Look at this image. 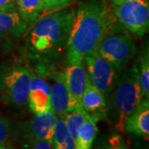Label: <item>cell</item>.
I'll return each instance as SVG.
<instances>
[{"label": "cell", "instance_id": "obj_1", "mask_svg": "<svg viewBox=\"0 0 149 149\" xmlns=\"http://www.w3.org/2000/svg\"><path fill=\"white\" fill-rule=\"evenodd\" d=\"M114 20L102 0H87L74 11L67 42V58L83 59L98 51L107 29Z\"/></svg>", "mask_w": 149, "mask_h": 149}, {"label": "cell", "instance_id": "obj_2", "mask_svg": "<svg viewBox=\"0 0 149 149\" xmlns=\"http://www.w3.org/2000/svg\"><path fill=\"white\" fill-rule=\"evenodd\" d=\"M74 16V9L64 8L37 19L26 39L30 53L38 58L60 54L66 48Z\"/></svg>", "mask_w": 149, "mask_h": 149}, {"label": "cell", "instance_id": "obj_3", "mask_svg": "<svg viewBox=\"0 0 149 149\" xmlns=\"http://www.w3.org/2000/svg\"><path fill=\"white\" fill-rule=\"evenodd\" d=\"M106 98V119L118 133H124V124L136 107L144 99L139 77L131 66L123 70Z\"/></svg>", "mask_w": 149, "mask_h": 149}, {"label": "cell", "instance_id": "obj_4", "mask_svg": "<svg viewBox=\"0 0 149 149\" xmlns=\"http://www.w3.org/2000/svg\"><path fill=\"white\" fill-rule=\"evenodd\" d=\"M98 52L119 74L137 55L138 47L131 34L114 18L102 38Z\"/></svg>", "mask_w": 149, "mask_h": 149}, {"label": "cell", "instance_id": "obj_5", "mask_svg": "<svg viewBox=\"0 0 149 149\" xmlns=\"http://www.w3.org/2000/svg\"><path fill=\"white\" fill-rule=\"evenodd\" d=\"M31 73L23 65L0 70V91L6 103L18 109L27 105Z\"/></svg>", "mask_w": 149, "mask_h": 149}, {"label": "cell", "instance_id": "obj_6", "mask_svg": "<svg viewBox=\"0 0 149 149\" xmlns=\"http://www.w3.org/2000/svg\"><path fill=\"white\" fill-rule=\"evenodd\" d=\"M113 17L130 34L143 37L148 32V0H123L114 5Z\"/></svg>", "mask_w": 149, "mask_h": 149}, {"label": "cell", "instance_id": "obj_7", "mask_svg": "<svg viewBox=\"0 0 149 149\" xmlns=\"http://www.w3.org/2000/svg\"><path fill=\"white\" fill-rule=\"evenodd\" d=\"M91 84L106 96L117 80L115 67L98 51L83 59Z\"/></svg>", "mask_w": 149, "mask_h": 149}, {"label": "cell", "instance_id": "obj_8", "mask_svg": "<svg viewBox=\"0 0 149 149\" xmlns=\"http://www.w3.org/2000/svg\"><path fill=\"white\" fill-rule=\"evenodd\" d=\"M56 119L57 116L52 109L46 113L35 114L29 120L19 124L18 137L23 142L45 141L53 145Z\"/></svg>", "mask_w": 149, "mask_h": 149}, {"label": "cell", "instance_id": "obj_9", "mask_svg": "<svg viewBox=\"0 0 149 149\" xmlns=\"http://www.w3.org/2000/svg\"><path fill=\"white\" fill-rule=\"evenodd\" d=\"M51 87V106L57 118H63L68 112L78 109L80 103L70 94L65 82L63 72L56 73Z\"/></svg>", "mask_w": 149, "mask_h": 149}, {"label": "cell", "instance_id": "obj_10", "mask_svg": "<svg viewBox=\"0 0 149 149\" xmlns=\"http://www.w3.org/2000/svg\"><path fill=\"white\" fill-rule=\"evenodd\" d=\"M67 61L68 65L63 71L65 82L70 94L80 102L82 95L91 85L89 76L83 60L67 58Z\"/></svg>", "mask_w": 149, "mask_h": 149}, {"label": "cell", "instance_id": "obj_11", "mask_svg": "<svg viewBox=\"0 0 149 149\" xmlns=\"http://www.w3.org/2000/svg\"><path fill=\"white\" fill-rule=\"evenodd\" d=\"M27 104L34 114L49 111L51 106V86L42 77L31 73Z\"/></svg>", "mask_w": 149, "mask_h": 149}, {"label": "cell", "instance_id": "obj_12", "mask_svg": "<svg viewBox=\"0 0 149 149\" xmlns=\"http://www.w3.org/2000/svg\"><path fill=\"white\" fill-rule=\"evenodd\" d=\"M124 131L148 140L149 101L144 98L124 124Z\"/></svg>", "mask_w": 149, "mask_h": 149}, {"label": "cell", "instance_id": "obj_13", "mask_svg": "<svg viewBox=\"0 0 149 149\" xmlns=\"http://www.w3.org/2000/svg\"><path fill=\"white\" fill-rule=\"evenodd\" d=\"M27 27L17 12L0 13V41L18 39L26 32Z\"/></svg>", "mask_w": 149, "mask_h": 149}, {"label": "cell", "instance_id": "obj_14", "mask_svg": "<svg viewBox=\"0 0 149 149\" xmlns=\"http://www.w3.org/2000/svg\"><path fill=\"white\" fill-rule=\"evenodd\" d=\"M80 106L89 114L106 119V98L101 91L90 85L80 98Z\"/></svg>", "mask_w": 149, "mask_h": 149}, {"label": "cell", "instance_id": "obj_15", "mask_svg": "<svg viewBox=\"0 0 149 149\" xmlns=\"http://www.w3.org/2000/svg\"><path fill=\"white\" fill-rule=\"evenodd\" d=\"M100 118L90 114L77 131L75 146L76 149H91L98 133L97 123Z\"/></svg>", "mask_w": 149, "mask_h": 149}, {"label": "cell", "instance_id": "obj_16", "mask_svg": "<svg viewBox=\"0 0 149 149\" xmlns=\"http://www.w3.org/2000/svg\"><path fill=\"white\" fill-rule=\"evenodd\" d=\"M16 9L22 19L30 26L46 11V7L42 0H16Z\"/></svg>", "mask_w": 149, "mask_h": 149}, {"label": "cell", "instance_id": "obj_17", "mask_svg": "<svg viewBox=\"0 0 149 149\" xmlns=\"http://www.w3.org/2000/svg\"><path fill=\"white\" fill-rule=\"evenodd\" d=\"M134 65L142 87L144 98L149 97V55L148 49H145L139 56Z\"/></svg>", "mask_w": 149, "mask_h": 149}, {"label": "cell", "instance_id": "obj_18", "mask_svg": "<svg viewBox=\"0 0 149 149\" xmlns=\"http://www.w3.org/2000/svg\"><path fill=\"white\" fill-rule=\"evenodd\" d=\"M89 115L90 114L87 112L80 107L74 110L68 112L67 113L65 114L64 117L61 118L64 120L65 127L67 128L70 136L73 139L74 143L76 139L78 128H80V125L84 123Z\"/></svg>", "mask_w": 149, "mask_h": 149}, {"label": "cell", "instance_id": "obj_19", "mask_svg": "<svg viewBox=\"0 0 149 149\" xmlns=\"http://www.w3.org/2000/svg\"><path fill=\"white\" fill-rule=\"evenodd\" d=\"M70 134L65 127L64 120L61 118H57L53 137V147L55 149H65Z\"/></svg>", "mask_w": 149, "mask_h": 149}, {"label": "cell", "instance_id": "obj_20", "mask_svg": "<svg viewBox=\"0 0 149 149\" xmlns=\"http://www.w3.org/2000/svg\"><path fill=\"white\" fill-rule=\"evenodd\" d=\"M96 149H128L122 136L119 134H112L105 140L97 145Z\"/></svg>", "mask_w": 149, "mask_h": 149}, {"label": "cell", "instance_id": "obj_21", "mask_svg": "<svg viewBox=\"0 0 149 149\" xmlns=\"http://www.w3.org/2000/svg\"><path fill=\"white\" fill-rule=\"evenodd\" d=\"M12 136V126L10 121L0 115V145L5 146Z\"/></svg>", "mask_w": 149, "mask_h": 149}, {"label": "cell", "instance_id": "obj_22", "mask_svg": "<svg viewBox=\"0 0 149 149\" xmlns=\"http://www.w3.org/2000/svg\"><path fill=\"white\" fill-rule=\"evenodd\" d=\"M22 149H55L53 145L45 141L23 142Z\"/></svg>", "mask_w": 149, "mask_h": 149}, {"label": "cell", "instance_id": "obj_23", "mask_svg": "<svg viewBox=\"0 0 149 149\" xmlns=\"http://www.w3.org/2000/svg\"><path fill=\"white\" fill-rule=\"evenodd\" d=\"M45 3L46 11H53L60 9L66 6L71 0H42Z\"/></svg>", "mask_w": 149, "mask_h": 149}, {"label": "cell", "instance_id": "obj_24", "mask_svg": "<svg viewBox=\"0 0 149 149\" xmlns=\"http://www.w3.org/2000/svg\"><path fill=\"white\" fill-rule=\"evenodd\" d=\"M17 12L16 0H0V13Z\"/></svg>", "mask_w": 149, "mask_h": 149}, {"label": "cell", "instance_id": "obj_25", "mask_svg": "<svg viewBox=\"0 0 149 149\" xmlns=\"http://www.w3.org/2000/svg\"><path fill=\"white\" fill-rule=\"evenodd\" d=\"M111 1L114 5H117V4H119L120 3H122L123 0H111Z\"/></svg>", "mask_w": 149, "mask_h": 149}, {"label": "cell", "instance_id": "obj_26", "mask_svg": "<svg viewBox=\"0 0 149 149\" xmlns=\"http://www.w3.org/2000/svg\"><path fill=\"white\" fill-rule=\"evenodd\" d=\"M0 149H13L10 147H8V146H3V145H0Z\"/></svg>", "mask_w": 149, "mask_h": 149}]
</instances>
